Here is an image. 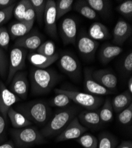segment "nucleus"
Listing matches in <instances>:
<instances>
[{
    "label": "nucleus",
    "mask_w": 132,
    "mask_h": 148,
    "mask_svg": "<svg viewBox=\"0 0 132 148\" xmlns=\"http://www.w3.org/2000/svg\"><path fill=\"white\" fill-rule=\"evenodd\" d=\"M43 42V38L37 31L29 32L21 38H17L14 43V46L30 51L37 50Z\"/></svg>",
    "instance_id": "obj_13"
},
{
    "label": "nucleus",
    "mask_w": 132,
    "mask_h": 148,
    "mask_svg": "<svg viewBox=\"0 0 132 148\" xmlns=\"http://www.w3.org/2000/svg\"><path fill=\"white\" fill-rule=\"evenodd\" d=\"M16 110L32 123L40 126H45L51 115L49 106L43 100H34L18 104L16 107Z\"/></svg>",
    "instance_id": "obj_2"
},
{
    "label": "nucleus",
    "mask_w": 132,
    "mask_h": 148,
    "mask_svg": "<svg viewBox=\"0 0 132 148\" xmlns=\"http://www.w3.org/2000/svg\"><path fill=\"white\" fill-rule=\"evenodd\" d=\"M16 2L14 0H0V10L8 7Z\"/></svg>",
    "instance_id": "obj_43"
},
{
    "label": "nucleus",
    "mask_w": 132,
    "mask_h": 148,
    "mask_svg": "<svg viewBox=\"0 0 132 148\" xmlns=\"http://www.w3.org/2000/svg\"><path fill=\"white\" fill-rule=\"evenodd\" d=\"M88 5L96 12L102 16H107L110 11V1L105 0H87Z\"/></svg>",
    "instance_id": "obj_26"
},
{
    "label": "nucleus",
    "mask_w": 132,
    "mask_h": 148,
    "mask_svg": "<svg viewBox=\"0 0 132 148\" xmlns=\"http://www.w3.org/2000/svg\"><path fill=\"white\" fill-rule=\"evenodd\" d=\"M92 70L90 68L84 69V89L87 93L95 95H104L113 94V92L107 89L94 79Z\"/></svg>",
    "instance_id": "obj_15"
},
{
    "label": "nucleus",
    "mask_w": 132,
    "mask_h": 148,
    "mask_svg": "<svg viewBox=\"0 0 132 148\" xmlns=\"http://www.w3.org/2000/svg\"><path fill=\"white\" fill-rule=\"evenodd\" d=\"M1 81H0V91H1Z\"/></svg>",
    "instance_id": "obj_47"
},
{
    "label": "nucleus",
    "mask_w": 132,
    "mask_h": 148,
    "mask_svg": "<svg viewBox=\"0 0 132 148\" xmlns=\"http://www.w3.org/2000/svg\"><path fill=\"white\" fill-rule=\"evenodd\" d=\"M87 128L82 125L78 117H75L65 129L56 138V142H63L65 140L77 139L84 133Z\"/></svg>",
    "instance_id": "obj_10"
},
{
    "label": "nucleus",
    "mask_w": 132,
    "mask_h": 148,
    "mask_svg": "<svg viewBox=\"0 0 132 148\" xmlns=\"http://www.w3.org/2000/svg\"><path fill=\"white\" fill-rule=\"evenodd\" d=\"M35 18H36V14L30 0V2L28 4L27 8L26 11L25 17H24V21L34 23Z\"/></svg>",
    "instance_id": "obj_40"
},
{
    "label": "nucleus",
    "mask_w": 132,
    "mask_h": 148,
    "mask_svg": "<svg viewBox=\"0 0 132 148\" xmlns=\"http://www.w3.org/2000/svg\"><path fill=\"white\" fill-rule=\"evenodd\" d=\"M54 91L56 94H65L71 101H73L88 110H97L102 104L103 101L101 97L87 92L57 88L55 89Z\"/></svg>",
    "instance_id": "obj_5"
},
{
    "label": "nucleus",
    "mask_w": 132,
    "mask_h": 148,
    "mask_svg": "<svg viewBox=\"0 0 132 148\" xmlns=\"http://www.w3.org/2000/svg\"><path fill=\"white\" fill-rule=\"evenodd\" d=\"M123 52V48L117 45H106L100 52V60L103 64L108 63Z\"/></svg>",
    "instance_id": "obj_21"
},
{
    "label": "nucleus",
    "mask_w": 132,
    "mask_h": 148,
    "mask_svg": "<svg viewBox=\"0 0 132 148\" xmlns=\"http://www.w3.org/2000/svg\"><path fill=\"white\" fill-rule=\"evenodd\" d=\"M33 22L17 21L11 24L9 26L8 32L12 40L21 38L29 33L33 26Z\"/></svg>",
    "instance_id": "obj_20"
},
{
    "label": "nucleus",
    "mask_w": 132,
    "mask_h": 148,
    "mask_svg": "<svg viewBox=\"0 0 132 148\" xmlns=\"http://www.w3.org/2000/svg\"><path fill=\"white\" fill-rule=\"evenodd\" d=\"M132 29L130 24L123 19L117 21L113 29V42L121 45L131 35Z\"/></svg>",
    "instance_id": "obj_18"
},
{
    "label": "nucleus",
    "mask_w": 132,
    "mask_h": 148,
    "mask_svg": "<svg viewBox=\"0 0 132 148\" xmlns=\"http://www.w3.org/2000/svg\"><path fill=\"white\" fill-rule=\"evenodd\" d=\"M128 91L131 94H132V77H130L129 81H128Z\"/></svg>",
    "instance_id": "obj_46"
},
{
    "label": "nucleus",
    "mask_w": 132,
    "mask_h": 148,
    "mask_svg": "<svg viewBox=\"0 0 132 148\" xmlns=\"http://www.w3.org/2000/svg\"><path fill=\"white\" fill-rule=\"evenodd\" d=\"M117 118L119 123L122 125L127 126L131 125L132 121V103L120 112Z\"/></svg>",
    "instance_id": "obj_35"
},
{
    "label": "nucleus",
    "mask_w": 132,
    "mask_h": 148,
    "mask_svg": "<svg viewBox=\"0 0 132 148\" xmlns=\"http://www.w3.org/2000/svg\"><path fill=\"white\" fill-rule=\"evenodd\" d=\"M88 35L95 41L103 40L109 38L110 33L104 24L100 22H95L90 27Z\"/></svg>",
    "instance_id": "obj_22"
},
{
    "label": "nucleus",
    "mask_w": 132,
    "mask_h": 148,
    "mask_svg": "<svg viewBox=\"0 0 132 148\" xmlns=\"http://www.w3.org/2000/svg\"><path fill=\"white\" fill-rule=\"evenodd\" d=\"M76 141L84 148L98 147V139L90 133H83Z\"/></svg>",
    "instance_id": "obj_30"
},
{
    "label": "nucleus",
    "mask_w": 132,
    "mask_h": 148,
    "mask_svg": "<svg viewBox=\"0 0 132 148\" xmlns=\"http://www.w3.org/2000/svg\"><path fill=\"white\" fill-rule=\"evenodd\" d=\"M60 34L64 45H75L77 34V24L72 17L65 18L60 26Z\"/></svg>",
    "instance_id": "obj_11"
},
{
    "label": "nucleus",
    "mask_w": 132,
    "mask_h": 148,
    "mask_svg": "<svg viewBox=\"0 0 132 148\" xmlns=\"http://www.w3.org/2000/svg\"><path fill=\"white\" fill-rule=\"evenodd\" d=\"M78 112V109L75 107H65L57 110L54 116L40 130V133L44 138L59 134L75 117Z\"/></svg>",
    "instance_id": "obj_3"
},
{
    "label": "nucleus",
    "mask_w": 132,
    "mask_h": 148,
    "mask_svg": "<svg viewBox=\"0 0 132 148\" xmlns=\"http://www.w3.org/2000/svg\"><path fill=\"white\" fill-rule=\"evenodd\" d=\"M21 101L20 98L8 89L5 84L1 82L0 91V113L5 120L9 109L16 103Z\"/></svg>",
    "instance_id": "obj_12"
},
{
    "label": "nucleus",
    "mask_w": 132,
    "mask_h": 148,
    "mask_svg": "<svg viewBox=\"0 0 132 148\" xmlns=\"http://www.w3.org/2000/svg\"><path fill=\"white\" fill-rule=\"evenodd\" d=\"M27 76L26 72H17L12 79L9 87L12 92L24 100L27 99L29 90V83Z\"/></svg>",
    "instance_id": "obj_8"
},
{
    "label": "nucleus",
    "mask_w": 132,
    "mask_h": 148,
    "mask_svg": "<svg viewBox=\"0 0 132 148\" xmlns=\"http://www.w3.org/2000/svg\"><path fill=\"white\" fill-rule=\"evenodd\" d=\"M10 42V35L5 27H0V47L7 50Z\"/></svg>",
    "instance_id": "obj_39"
},
{
    "label": "nucleus",
    "mask_w": 132,
    "mask_h": 148,
    "mask_svg": "<svg viewBox=\"0 0 132 148\" xmlns=\"http://www.w3.org/2000/svg\"><path fill=\"white\" fill-rule=\"evenodd\" d=\"M78 119L81 124L87 129H97L103 125L98 110L83 111Z\"/></svg>",
    "instance_id": "obj_17"
},
{
    "label": "nucleus",
    "mask_w": 132,
    "mask_h": 148,
    "mask_svg": "<svg viewBox=\"0 0 132 148\" xmlns=\"http://www.w3.org/2000/svg\"><path fill=\"white\" fill-rule=\"evenodd\" d=\"M59 58V54L56 53L52 56H47L38 53H31L28 60L31 65L37 68L46 69L53 64Z\"/></svg>",
    "instance_id": "obj_19"
},
{
    "label": "nucleus",
    "mask_w": 132,
    "mask_h": 148,
    "mask_svg": "<svg viewBox=\"0 0 132 148\" xmlns=\"http://www.w3.org/2000/svg\"><path fill=\"white\" fill-rule=\"evenodd\" d=\"M36 14V18L40 25L42 24L44 20L46 3L45 0H30Z\"/></svg>",
    "instance_id": "obj_31"
},
{
    "label": "nucleus",
    "mask_w": 132,
    "mask_h": 148,
    "mask_svg": "<svg viewBox=\"0 0 132 148\" xmlns=\"http://www.w3.org/2000/svg\"><path fill=\"white\" fill-rule=\"evenodd\" d=\"M71 100L64 94H56V95L50 100L49 104L51 106L65 108L69 104Z\"/></svg>",
    "instance_id": "obj_33"
},
{
    "label": "nucleus",
    "mask_w": 132,
    "mask_h": 148,
    "mask_svg": "<svg viewBox=\"0 0 132 148\" xmlns=\"http://www.w3.org/2000/svg\"><path fill=\"white\" fill-rule=\"evenodd\" d=\"M36 51L38 53L47 56H52L56 53L55 45L52 40H46L42 43Z\"/></svg>",
    "instance_id": "obj_34"
},
{
    "label": "nucleus",
    "mask_w": 132,
    "mask_h": 148,
    "mask_svg": "<svg viewBox=\"0 0 132 148\" xmlns=\"http://www.w3.org/2000/svg\"><path fill=\"white\" fill-rule=\"evenodd\" d=\"M117 148H132V142L131 140L122 141Z\"/></svg>",
    "instance_id": "obj_44"
},
{
    "label": "nucleus",
    "mask_w": 132,
    "mask_h": 148,
    "mask_svg": "<svg viewBox=\"0 0 132 148\" xmlns=\"http://www.w3.org/2000/svg\"><path fill=\"white\" fill-rule=\"evenodd\" d=\"M16 3L0 10V27L8 21L13 15V10Z\"/></svg>",
    "instance_id": "obj_38"
},
{
    "label": "nucleus",
    "mask_w": 132,
    "mask_h": 148,
    "mask_svg": "<svg viewBox=\"0 0 132 148\" xmlns=\"http://www.w3.org/2000/svg\"><path fill=\"white\" fill-rule=\"evenodd\" d=\"M8 60L4 51L0 47V76L5 79L7 78L8 72Z\"/></svg>",
    "instance_id": "obj_37"
},
{
    "label": "nucleus",
    "mask_w": 132,
    "mask_h": 148,
    "mask_svg": "<svg viewBox=\"0 0 132 148\" xmlns=\"http://www.w3.org/2000/svg\"><path fill=\"white\" fill-rule=\"evenodd\" d=\"M29 2L30 0H21L16 4L13 10V15L18 21H24V17Z\"/></svg>",
    "instance_id": "obj_32"
},
{
    "label": "nucleus",
    "mask_w": 132,
    "mask_h": 148,
    "mask_svg": "<svg viewBox=\"0 0 132 148\" xmlns=\"http://www.w3.org/2000/svg\"><path fill=\"white\" fill-rule=\"evenodd\" d=\"M117 143L118 140L114 135L104 132L98 136L97 148H116Z\"/></svg>",
    "instance_id": "obj_27"
},
{
    "label": "nucleus",
    "mask_w": 132,
    "mask_h": 148,
    "mask_svg": "<svg viewBox=\"0 0 132 148\" xmlns=\"http://www.w3.org/2000/svg\"><path fill=\"white\" fill-rule=\"evenodd\" d=\"M6 138V120L0 114V145L4 143Z\"/></svg>",
    "instance_id": "obj_42"
},
{
    "label": "nucleus",
    "mask_w": 132,
    "mask_h": 148,
    "mask_svg": "<svg viewBox=\"0 0 132 148\" xmlns=\"http://www.w3.org/2000/svg\"><path fill=\"white\" fill-rule=\"evenodd\" d=\"M10 133L17 148H29L34 145L46 143L40 131L34 126L13 129L10 130Z\"/></svg>",
    "instance_id": "obj_4"
},
{
    "label": "nucleus",
    "mask_w": 132,
    "mask_h": 148,
    "mask_svg": "<svg viewBox=\"0 0 132 148\" xmlns=\"http://www.w3.org/2000/svg\"><path fill=\"white\" fill-rule=\"evenodd\" d=\"M94 80L107 89L113 91L116 88L117 78L115 74L108 69H99L92 72Z\"/></svg>",
    "instance_id": "obj_16"
},
{
    "label": "nucleus",
    "mask_w": 132,
    "mask_h": 148,
    "mask_svg": "<svg viewBox=\"0 0 132 148\" xmlns=\"http://www.w3.org/2000/svg\"><path fill=\"white\" fill-rule=\"evenodd\" d=\"M74 9L88 19L95 20L98 18L97 13L88 5L86 1H77L74 5Z\"/></svg>",
    "instance_id": "obj_25"
},
{
    "label": "nucleus",
    "mask_w": 132,
    "mask_h": 148,
    "mask_svg": "<svg viewBox=\"0 0 132 148\" xmlns=\"http://www.w3.org/2000/svg\"><path fill=\"white\" fill-rule=\"evenodd\" d=\"M0 148H17L13 142L12 140H9L7 142L0 145Z\"/></svg>",
    "instance_id": "obj_45"
},
{
    "label": "nucleus",
    "mask_w": 132,
    "mask_h": 148,
    "mask_svg": "<svg viewBox=\"0 0 132 148\" xmlns=\"http://www.w3.org/2000/svg\"><path fill=\"white\" fill-rule=\"evenodd\" d=\"M99 46V43L85 33H82L79 36L77 47L80 54L85 58L92 59Z\"/></svg>",
    "instance_id": "obj_14"
},
{
    "label": "nucleus",
    "mask_w": 132,
    "mask_h": 148,
    "mask_svg": "<svg viewBox=\"0 0 132 148\" xmlns=\"http://www.w3.org/2000/svg\"><path fill=\"white\" fill-rule=\"evenodd\" d=\"M27 54L26 49L15 47L12 49L10 55L8 72L6 82L9 84L15 74L23 69L26 65V59Z\"/></svg>",
    "instance_id": "obj_6"
},
{
    "label": "nucleus",
    "mask_w": 132,
    "mask_h": 148,
    "mask_svg": "<svg viewBox=\"0 0 132 148\" xmlns=\"http://www.w3.org/2000/svg\"><path fill=\"white\" fill-rule=\"evenodd\" d=\"M56 20L55 1L53 0H47L44 15L45 29L47 34L55 39L57 38Z\"/></svg>",
    "instance_id": "obj_9"
},
{
    "label": "nucleus",
    "mask_w": 132,
    "mask_h": 148,
    "mask_svg": "<svg viewBox=\"0 0 132 148\" xmlns=\"http://www.w3.org/2000/svg\"><path fill=\"white\" fill-rule=\"evenodd\" d=\"M31 93L43 95L49 93L58 83L60 76L51 69L32 68L30 72Z\"/></svg>",
    "instance_id": "obj_1"
},
{
    "label": "nucleus",
    "mask_w": 132,
    "mask_h": 148,
    "mask_svg": "<svg viewBox=\"0 0 132 148\" xmlns=\"http://www.w3.org/2000/svg\"><path fill=\"white\" fill-rule=\"evenodd\" d=\"M131 103L132 96L128 90L114 97L111 101L113 111L116 113L121 112Z\"/></svg>",
    "instance_id": "obj_23"
},
{
    "label": "nucleus",
    "mask_w": 132,
    "mask_h": 148,
    "mask_svg": "<svg viewBox=\"0 0 132 148\" xmlns=\"http://www.w3.org/2000/svg\"><path fill=\"white\" fill-rule=\"evenodd\" d=\"M117 10L124 17L131 20L132 18V1L127 0L117 6Z\"/></svg>",
    "instance_id": "obj_36"
},
{
    "label": "nucleus",
    "mask_w": 132,
    "mask_h": 148,
    "mask_svg": "<svg viewBox=\"0 0 132 148\" xmlns=\"http://www.w3.org/2000/svg\"><path fill=\"white\" fill-rule=\"evenodd\" d=\"M7 117H9L11 125L14 129H21L30 126L33 123L11 107L8 112Z\"/></svg>",
    "instance_id": "obj_24"
},
{
    "label": "nucleus",
    "mask_w": 132,
    "mask_h": 148,
    "mask_svg": "<svg viewBox=\"0 0 132 148\" xmlns=\"http://www.w3.org/2000/svg\"><path fill=\"white\" fill-rule=\"evenodd\" d=\"M73 0H58L55 1L56 19L59 20L72 8Z\"/></svg>",
    "instance_id": "obj_29"
},
{
    "label": "nucleus",
    "mask_w": 132,
    "mask_h": 148,
    "mask_svg": "<svg viewBox=\"0 0 132 148\" xmlns=\"http://www.w3.org/2000/svg\"><path fill=\"white\" fill-rule=\"evenodd\" d=\"M113 112L111 101L110 98H107L103 107L99 110L100 117L103 125L112 121L113 119Z\"/></svg>",
    "instance_id": "obj_28"
},
{
    "label": "nucleus",
    "mask_w": 132,
    "mask_h": 148,
    "mask_svg": "<svg viewBox=\"0 0 132 148\" xmlns=\"http://www.w3.org/2000/svg\"><path fill=\"white\" fill-rule=\"evenodd\" d=\"M59 66L72 79L78 81L81 77V66L78 60L71 54L64 53L60 57Z\"/></svg>",
    "instance_id": "obj_7"
},
{
    "label": "nucleus",
    "mask_w": 132,
    "mask_h": 148,
    "mask_svg": "<svg viewBox=\"0 0 132 148\" xmlns=\"http://www.w3.org/2000/svg\"><path fill=\"white\" fill-rule=\"evenodd\" d=\"M123 69L126 72V73L131 74L132 73V52H130L126 57L125 58L123 64Z\"/></svg>",
    "instance_id": "obj_41"
}]
</instances>
